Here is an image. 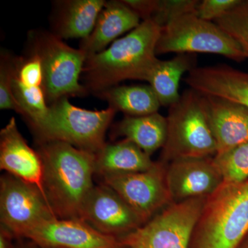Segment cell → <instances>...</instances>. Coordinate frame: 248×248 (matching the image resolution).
<instances>
[{
    "instance_id": "8992f818",
    "label": "cell",
    "mask_w": 248,
    "mask_h": 248,
    "mask_svg": "<svg viewBox=\"0 0 248 248\" xmlns=\"http://www.w3.org/2000/svg\"><path fill=\"white\" fill-rule=\"evenodd\" d=\"M31 51L38 55L44 74V89L49 106L63 97H84L89 93L79 83L86 55L72 48L52 32L30 35Z\"/></svg>"
},
{
    "instance_id": "484cf974",
    "label": "cell",
    "mask_w": 248,
    "mask_h": 248,
    "mask_svg": "<svg viewBox=\"0 0 248 248\" xmlns=\"http://www.w3.org/2000/svg\"><path fill=\"white\" fill-rule=\"evenodd\" d=\"M200 2L198 0H159L157 10L151 19L160 27H166L184 15L197 13Z\"/></svg>"
},
{
    "instance_id": "d6986e66",
    "label": "cell",
    "mask_w": 248,
    "mask_h": 248,
    "mask_svg": "<svg viewBox=\"0 0 248 248\" xmlns=\"http://www.w3.org/2000/svg\"><path fill=\"white\" fill-rule=\"evenodd\" d=\"M156 164L150 155L126 139L106 143L95 154V174L102 178L144 172Z\"/></svg>"
},
{
    "instance_id": "ac0fdd59",
    "label": "cell",
    "mask_w": 248,
    "mask_h": 248,
    "mask_svg": "<svg viewBox=\"0 0 248 248\" xmlns=\"http://www.w3.org/2000/svg\"><path fill=\"white\" fill-rule=\"evenodd\" d=\"M104 0L58 1L53 18V33L60 39L87 38L93 32Z\"/></svg>"
},
{
    "instance_id": "4316f807",
    "label": "cell",
    "mask_w": 248,
    "mask_h": 248,
    "mask_svg": "<svg viewBox=\"0 0 248 248\" xmlns=\"http://www.w3.org/2000/svg\"><path fill=\"white\" fill-rule=\"evenodd\" d=\"M242 0H203L200 1L197 15L202 19L214 21L234 9Z\"/></svg>"
},
{
    "instance_id": "4fadbf2b",
    "label": "cell",
    "mask_w": 248,
    "mask_h": 248,
    "mask_svg": "<svg viewBox=\"0 0 248 248\" xmlns=\"http://www.w3.org/2000/svg\"><path fill=\"white\" fill-rule=\"evenodd\" d=\"M166 181L172 203L208 197L223 183L213 157L184 158L167 164Z\"/></svg>"
},
{
    "instance_id": "44dd1931",
    "label": "cell",
    "mask_w": 248,
    "mask_h": 248,
    "mask_svg": "<svg viewBox=\"0 0 248 248\" xmlns=\"http://www.w3.org/2000/svg\"><path fill=\"white\" fill-rule=\"evenodd\" d=\"M115 131L151 156L166 142L167 120L159 112L140 117L125 116L117 124Z\"/></svg>"
},
{
    "instance_id": "f546056e",
    "label": "cell",
    "mask_w": 248,
    "mask_h": 248,
    "mask_svg": "<svg viewBox=\"0 0 248 248\" xmlns=\"http://www.w3.org/2000/svg\"><path fill=\"white\" fill-rule=\"evenodd\" d=\"M15 248H40L37 245L34 244L32 241L27 240L24 241L23 239H18L16 243Z\"/></svg>"
},
{
    "instance_id": "5b68a950",
    "label": "cell",
    "mask_w": 248,
    "mask_h": 248,
    "mask_svg": "<svg viewBox=\"0 0 248 248\" xmlns=\"http://www.w3.org/2000/svg\"><path fill=\"white\" fill-rule=\"evenodd\" d=\"M49 107L46 120L35 133L39 143L64 142L94 155L107 143L106 133L117 112L115 109L86 110L73 105L67 97Z\"/></svg>"
},
{
    "instance_id": "2e32d148",
    "label": "cell",
    "mask_w": 248,
    "mask_h": 248,
    "mask_svg": "<svg viewBox=\"0 0 248 248\" xmlns=\"http://www.w3.org/2000/svg\"><path fill=\"white\" fill-rule=\"evenodd\" d=\"M184 81L203 95L213 96L248 108V73L227 65L195 68Z\"/></svg>"
},
{
    "instance_id": "1f68e13d",
    "label": "cell",
    "mask_w": 248,
    "mask_h": 248,
    "mask_svg": "<svg viewBox=\"0 0 248 248\" xmlns=\"http://www.w3.org/2000/svg\"></svg>"
},
{
    "instance_id": "cb8c5ba5",
    "label": "cell",
    "mask_w": 248,
    "mask_h": 248,
    "mask_svg": "<svg viewBox=\"0 0 248 248\" xmlns=\"http://www.w3.org/2000/svg\"><path fill=\"white\" fill-rule=\"evenodd\" d=\"M215 23L239 44L248 59V0H242Z\"/></svg>"
},
{
    "instance_id": "3957f363",
    "label": "cell",
    "mask_w": 248,
    "mask_h": 248,
    "mask_svg": "<svg viewBox=\"0 0 248 248\" xmlns=\"http://www.w3.org/2000/svg\"><path fill=\"white\" fill-rule=\"evenodd\" d=\"M248 235V179L223 182L207 197L189 248H237Z\"/></svg>"
},
{
    "instance_id": "277c9868",
    "label": "cell",
    "mask_w": 248,
    "mask_h": 248,
    "mask_svg": "<svg viewBox=\"0 0 248 248\" xmlns=\"http://www.w3.org/2000/svg\"><path fill=\"white\" fill-rule=\"evenodd\" d=\"M166 142L160 161L169 164L184 158L213 157L217 142L209 122L202 95L185 90L177 102L169 107Z\"/></svg>"
},
{
    "instance_id": "5bb4252c",
    "label": "cell",
    "mask_w": 248,
    "mask_h": 248,
    "mask_svg": "<svg viewBox=\"0 0 248 248\" xmlns=\"http://www.w3.org/2000/svg\"><path fill=\"white\" fill-rule=\"evenodd\" d=\"M0 169L35 186L46 199L44 190L42 157L40 153L29 146L23 138L15 117H11L0 131Z\"/></svg>"
},
{
    "instance_id": "30bf717a",
    "label": "cell",
    "mask_w": 248,
    "mask_h": 248,
    "mask_svg": "<svg viewBox=\"0 0 248 248\" xmlns=\"http://www.w3.org/2000/svg\"><path fill=\"white\" fill-rule=\"evenodd\" d=\"M166 169L167 164L156 161L149 170L109 176L102 178L103 183L115 190L146 223L172 203Z\"/></svg>"
},
{
    "instance_id": "7402d4cb",
    "label": "cell",
    "mask_w": 248,
    "mask_h": 248,
    "mask_svg": "<svg viewBox=\"0 0 248 248\" xmlns=\"http://www.w3.org/2000/svg\"><path fill=\"white\" fill-rule=\"evenodd\" d=\"M96 97L126 116L140 117L158 112L161 104L150 85L115 86L99 91Z\"/></svg>"
},
{
    "instance_id": "d4e9b609",
    "label": "cell",
    "mask_w": 248,
    "mask_h": 248,
    "mask_svg": "<svg viewBox=\"0 0 248 248\" xmlns=\"http://www.w3.org/2000/svg\"><path fill=\"white\" fill-rule=\"evenodd\" d=\"M16 57L5 50L0 54V109L11 110L23 116L22 108L16 102L12 91V79Z\"/></svg>"
},
{
    "instance_id": "83f0119b",
    "label": "cell",
    "mask_w": 248,
    "mask_h": 248,
    "mask_svg": "<svg viewBox=\"0 0 248 248\" xmlns=\"http://www.w3.org/2000/svg\"><path fill=\"white\" fill-rule=\"evenodd\" d=\"M143 21L151 19L157 10L159 0H123Z\"/></svg>"
},
{
    "instance_id": "e0dca14e",
    "label": "cell",
    "mask_w": 248,
    "mask_h": 248,
    "mask_svg": "<svg viewBox=\"0 0 248 248\" xmlns=\"http://www.w3.org/2000/svg\"><path fill=\"white\" fill-rule=\"evenodd\" d=\"M140 18L128 7L123 0L106 2L96 22L91 35L81 40L79 48L86 55L100 53L107 48V46L128 31L138 27Z\"/></svg>"
},
{
    "instance_id": "ba28073f",
    "label": "cell",
    "mask_w": 248,
    "mask_h": 248,
    "mask_svg": "<svg viewBox=\"0 0 248 248\" xmlns=\"http://www.w3.org/2000/svg\"><path fill=\"white\" fill-rule=\"evenodd\" d=\"M207 197L170 204L128 234L119 238L127 248H189Z\"/></svg>"
},
{
    "instance_id": "9a60e30c",
    "label": "cell",
    "mask_w": 248,
    "mask_h": 248,
    "mask_svg": "<svg viewBox=\"0 0 248 248\" xmlns=\"http://www.w3.org/2000/svg\"><path fill=\"white\" fill-rule=\"evenodd\" d=\"M202 95L216 140L217 155L248 141V108L221 98Z\"/></svg>"
},
{
    "instance_id": "9c48e42d",
    "label": "cell",
    "mask_w": 248,
    "mask_h": 248,
    "mask_svg": "<svg viewBox=\"0 0 248 248\" xmlns=\"http://www.w3.org/2000/svg\"><path fill=\"white\" fill-rule=\"evenodd\" d=\"M58 218L42 191L6 174L0 179V221L16 239L47 220Z\"/></svg>"
},
{
    "instance_id": "7c38bea8",
    "label": "cell",
    "mask_w": 248,
    "mask_h": 248,
    "mask_svg": "<svg viewBox=\"0 0 248 248\" xmlns=\"http://www.w3.org/2000/svg\"><path fill=\"white\" fill-rule=\"evenodd\" d=\"M40 248H122L118 238L99 232L80 219L54 218L24 236Z\"/></svg>"
},
{
    "instance_id": "f1b7e54d",
    "label": "cell",
    "mask_w": 248,
    "mask_h": 248,
    "mask_svg": "<svg viewBox=\"0 0 248 248\" xmlns=\"http://www.w3.org/2000/svg\"><path fill=\"white\" fill-rule=\"evenodd\" d=\"M16 239L9 230L0 226V248H15L14 239Z\"/></svg>"
},
{
    "instance_id": "ffe728a7",
    "label": "cell",
    "mask_w": 248,
    "mask_h": 248,
    "mask_svg": "<svg viewBox=\"0 0 248 248\" xmlns=\"http://www.w3.org/2000/svg\"><path fill=\"white\" fill-rule=\"evenodd\" d=\"M195 54H177L167 61L156 63L148 80L161 106L170 107L180 98L179 83L183 75L196 68Z\"/></svg>"
},
{
    "instance_id": "8fae6325",
    "label": "cell",
    "mask_w": 248,
    "mask_h": 248,
    "mask_svg": "<svg viewBox=\"0 0 248 248\" xmlns=\"http://www.w3.org/2000/svg\"><path fill=\"white\" fill-rule=\"evenodd\" d=\"M81 219L102 234L120 238L146 223L107 184L94 186L86 200Z\"/></svg>"
},
{
    "instance_id": "4dcf8cb0",
    "label": "cell",
    "mask_w": 248,
    "mask_h": 248,
    "mask_svg": "<svg viewBox=\"0 0 248 248\" xmlns=\"http://www.w3.org/2000/svg\"><path fill=\"white\" fill-rule=\"evenodd\" d=\"M237 248H248V235Z\"/></svg>"
},
{
    "instance_id": "6da1fadb",
    "label": "cell",
    "mask_w": 248,
    "mask_h": 248,
    "mask_svg": "<svg viewBox=\"0 0 248 248\" xmlns=\"http://www.w3.org/2000/svg\"><path fill=\"white\" fill-rule=\"evenodd\" d=\"M38 152L43 161L44 190L55 216L81 220L94 186L95 155L58 141L39 143Z\"/></svg>"
},
{
    "instance_id": "7a4b0ae2",
    "label": "cell",
    "mask_w": 248,
    "mask_h": 248,
    "mask_svg": "<svg viewBox=\"0 0 248 248\" xmlns=\"http://www.w3.org/2000/svg\"><path fill=\"white\" fill-rule=\"evenodd\" d=\"M161 28L152 19L117 39L100 53L86 58L85 87L95 94L126 79L148 81L159 62L156 46Z\"/></svg>"
},
{
    "instance_id": "52a82bcc",
    "label": "cell",
    "mask_w": 248,
    "mask_h": 248,
    "mask_svg": "<svg viewBox=\"0 0 248 248\" xmlns=\"http://www.w3.org/2000/svg\"><path fill=\"white\" fill-rule=\"evenodd\" d=\"M169 53L217 54L238 62L247 59L236 41L197 13L184 15L161 28L156 54Z\"/></svg>"
},
{
    "instance_id": "603a6c76",
    "label": "cell",
    "mask_w": 248,
    "mask_h": 248,
    "mask_svg": "<svg viewBox=\"0 0 248 248\" xmlns=\"http://www.w3.org/2000/svg\"><path fill=\"white\" fill-rule=\"evenodd\" d=\"M223 182L240 183L248 179V141L214 156Z\"/></svg>"
}]
</instances>
